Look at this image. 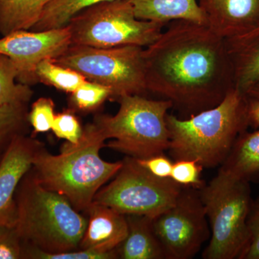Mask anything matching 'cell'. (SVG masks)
Wrapping results in <instances>:
<instances>
[{
    "instance_id": "44dd1931",
    "label": "cell",
    "mask_w": 259,
    "mask_h": 259,
    "mask_svg": "<svg viewBox=\"0 0 259 259\" xmlns=\"http://www.w3.org/2000/svg\"><path fill=\"white\" fill-rule=\"evenodd\" d=\"M28 115V104L0 106V161L14 139L26 134Z\"/></svg>"
},
{
    "instance_id": "9c48e42d",
    "label": "cell",
    "mask_w": 259,
    "mask_h": 259,
    "mask_svg": "<svg viewBox=\"0 0 259 259\" xmlns=\"http://www.w3.org/2000/svg\"><path fill=\"white\" fill-rule=\"evenodd\" d=\"M109 185L98 191L94 203L107 206L121 214L154 218L176 202L182 186L171 178L150 173L135 158L127 156Z\"/></svg>"
},
{
    "instance_id": "30bf717a",
    "label": "cell",
    "mask_w": 259,
    "mask_h": 259,
    "mask_svg": "<svg viewBox=\"0 0 259 259\" xmlns=\"http://www.w3.org/2000/svg\"><path fill=\"white\" fill-rule=\"evenodd\" d=\"M199 190L183 187L175 203L153 218V228L167 259L193 258L210 238Z\"/></svg>"
},
{
    "instance_id": "f1b7e54d",
    "label": "cell",
    "mask_w": 259,
    "mask_h": 259,
    "mask_svg": "<svg viewBox=\"0 0 259 259\" xmlns=\"http://www.w3.org/2000/svg\"><path fill=\"white\" fill-rule=\"evenodd\" d=\"M23 243L15 227L0 225V259L23 258Z\"/></svg>"
},
{
    "instance_id": "d6a6232c",
    "label": "cell",
    "mask_w": 259,
    "mask_h": 259,
    "mask_svg": "<svg viewBox=\"0 0 259 259\" xmlns=\"http://www.w3.org/2000/svg\"><path fill=\"white\" fill-rule=\"evenodd\" d=\"M245 95L249 98L259 100V79L252 85L251 88L245 93Z\"/></svg>"
},
{
    "instance_id": "3957f363",
    "label": "cell",
    "mask_w": 259,
    "mask_h": 259,
    "mask_svg": "<svg viewBox=\"0 0 259 259\" xmlns=\"http://www.w3.org/2000/svg\"><path fill=\"white\" fill-rule=\"evenodd\" d=\"M168 150L175 161L194 159L204 168L222 164L240 135L249 125L248 97L232 88L216 106L188 119L167 115Z\"/></svg>"
},
{
    "instance_id": "603a6c76",
    "label": "cell",
    "mask_w": 259,
    "mask_h": 259,
    "mask_svg": "<svg viewBox=\"0 0 259 259\" xmlns=\"http://www.w3.org/2000/svg\"><path fill=\"white\" fill-rule=\"evenodd\" d=\"M16 65L8 56L0 54V106L28 104L33 92L28 85L18 81Z\"/></svg>"
},
{
    "instance_id": "4316f807",
    "label": "cell",
    "mask_w": 259,
    "mask_h": 259,
    "mask_svg": "<svg viewBox=\"0 0 259 259\" xmlns=\"http://www.w3.org/2000/svg\"><path fill=\"white\" fill-rule=\"evenodd\" d=\"M203 168L196 160H177L173 163L170 178L182 187L199 190L205 185L200 177Z\"/></svg>"
},
{
    "instance_id": "cb8c5ba5",
    "label": "cell",
    "mask_w": 259,
    "mask_h": 259,
    "mask_svg": "<svg viewBox=\"0 0 259 259\" xmlns=\"http://www.w3.org/2000/svg\"><path fill=\"white\" fill-rule=\"evenodd\" d=\"M112 92L100 83L88 81L80 86L70 97L71 109L89 112L97 110L107 99L111 98Z\"/></svg>"
},
{
    "instance_id": "277c9868",
    "label": "cell",
    "mask_w": 259,
    "mask_h": 259,
    "mask_svg": "<svg viewBox=\"0 0 259 259\" xmlns=\"http://www.w3.org/2000/svg\"><path fill=\"white\" fill-rule=\"evenodd\" d=\"M15 229L23 245L47 253L79 249L88 218L64 196L48 190L29 171L19 184Z\"/></svg>"
},
{
    "instance_id": "4dcf8cb0",
    "label": "cell",
    "mask_w": 259,
    "mask_h": 259,
    "mask_svg": "<svg viewBox=\"0 0 259 259\" xmlns=\"http://www.w3.org/2000/svg\"><path fill=\"white\" fill-rule=\"evenodd\" d=\"M141 166L150 173L159 178H170L173 163L169 158L161 154L146 158H136Z\"/></svg>"
},
{
    "instance_id": "7a4b0ae2",
    "label": "cell",
    "mask_w": 259,
    "mask_h": 259,
    "mask_svg": "<svg viewBox=\"0 0 259 259\" xmlns=\"http://www.w3.org/2000/svg\"><path fill=\"white\" fill-rule=\"evenodd\" d=\"M105 141L95 123H89L79 142L66 141L59 154H51L42 147L30 171L42 187L64 196L76 210L85 213L98 191L122 166V161L102 159L100 151Z\"/></svg>"
},
{
    "instance_id": "5bb4252c",
    "label": "cell",
    "mask_w": 259,
    "mask_h": 259,
    "mask_svg": "<svg viewBox=\"0 0 259 259\" xmlns=\"http://www.w3.org/2000/svg\"><path fill=\"white\" fill-rule=\"evenodd\" d=\"M85 213L88 224L79 248L100 253L117 249L127 234L126 215L94 202Z\"/></svg>"
},
{
    "instance_id": "83f0119b",
    "label": "cell",
    "mask_w": 259,
    "mask_h": 259,
    "mask_svg": "<svg viewBox=\"0 0 259 259\" xmlns=\"http://www.w3.org/2000/svg\"><path fill=\"white\" fill-rule=\"evenodd\" d=\"M51 131L56 137L76 144L82 136L83 128L72 109H68L56 115Z\"/></svg>"
},
{
    "instance_id": "7c38bea8",
    "label": "cell",
    "mask_w": 259,
    "mask_h": 259,
    "mask_svg": "<svg viewBox=\"0 0 259 259\" xmlns=\"http://www.w3.org/2000/svg\"><path fill=\"white\" fill-rule=\"evenodd\" d=\"M42 147L32 136L21 135L14 139L0 161V225L15 226L17 189Z\"/></svg>"
},
{
    "instance_id": "7402d4cb",
    "label": "cell",
    "mask_w": 259,
    "mask_h": 259,
    "mask_svg": "<svg viewBox=\"0 0 259 259\" xmlns=\"http://www.w3.org/2000/svg\"><path fill=\"white\" fill-rule=\"evenodd\" d=\"M37 82H41L71 94L88 81L78 71L57 64L53 59L39 63L35 71Z\"/></svg>"
},
{
    "instance_id": "ffe728a7",
    "label": "cell",
    "mask_w": 259,
    "mask_h": 259,
    "mask_svg": "<svg viewBox=\"0 0 259 259\" xmlns=\"http://www.w3.org/2000/svg\"><path fill=\"white\" fill-rule=\"evenodd\" d=\"M113 0H54L47 5L38 23L30 30L42 31L64 28L70 20L93 5Z\"/></svg>"
},
{
    "instance_id": "484cf974",
    "label": "cell",
    "mask_w": 259,
    "mask_h": 259,
    "mask_svg": "<svg viewBox=\"0 0 259 259\" xmlns=\"http://www.w3.org/2000/svg\"><path fill=\"white\" fill-rule=\"evenodd\" d=\"M23 258L32 259H114L119 258L117 250L109 253H100L94 250L76 249L72 251L47 253L28 245H23Z\"/></svg>"
},
{
    "instance_id": "d4e9b609",
    "label": "cell",
    "mask_w": 259,
    "mask_h": 259,
    "mask_svg": "<svg viewBox=\"0 0 259 259\" xmlns=\"http://www.w3.org/2000/svg\"><path fill=\"white\" fill-rule=\"evenodd\" d=\"M55 104L52 99L40 97L32 103L28 112V122L33 129L34 135L51 131L55 119Z\"/></svg>"
},
{
    "instance_id": "e0dca14e",
    "label": "cell",
    "mask_w": 259,
    "mask_h": 259,
    "mask_svg": "<svg viewBox=\"0 0 259 259\" xmlns=\"http://www.w3.org/2000/svg\"><path fill=\"white\" fill-rule=\"evenodd\" d=\"M136 18L166 25L177 20L206 24L198 0H129Z\"/></svg>"
},
{
    "instance_id": "1f68e13d",
    "label": "cell",
    "mask_w": 259,
    "mask_h": 259,
    "mask_svg": "<svg viewBox=\"0 0 259 259\" xmlns=\"http://www.w3.org/2000/svg\"><path fill=\"white\" fill-rule=\"evenodd\" d=\"M248 116L249 124L259 129V100L248 97Z\"/></svg>"
},
{
    "instance_id": "5b68a950",
    "label": "cell",
    "mask_w": 259,
    "mask_h": 259,
    "mask_svg": "<svg viewBox=\"0 0 259 259\" xmlns=\"http://www.w3.org/2000/svg\"><path fill=\"white\" fill-rule=\"evenodd\" d=\"M117 101L120 107L115 115H97L93 121L105 139H112L105 147L135 158L151 157L168 150L166 116L174 107L170 100L126 95Z\"/></svg>"
},
{
    "instance_id": "6da1fadb",
    "label": "cell",
    "mask_w": 259,
    "mask_h": 259,
    "mask_svg": "<svg viewBox=\"0 0 259 259\" xmlns=\"http://www.w3.org/2000/svg\"><path fill=\"white\" fill-rule=\"evenodd\" d=\"M148 91L197 113L220 103L234 87L226 39L206 24L171 22L144 48Z\"/></svg>"
},
{
    "instance_id": "52a82bcc",
    "label": "cell",
    "mask_w": 259,
    "mask_h": 259,
    "mask_svg": "<svg viewBox=\"0 0 259 259\" xmlns=\"http://www.w3.org/2000/svg\"><path fill=\"white\" fill-rule=\"evenodd\" d=\"M164 24L140 20L129 0H113L89 7L70 20L71 45L101 49L146 48L161 35Z\"/></svg>"
},
{
    "instance_id": "d6986e66",
    "label": "cell",
    "mask_w": 259,
    "mask_h": 259,
    "mask_svg": "<svg viewBox=\"0 0 259 259\" xmlns=\"http://www.w3.org/2000/svg\"><path fill=\"white\" fill-rule=\"evenodd\" d=\"M52 1L0 0V34L4 36L18 30H31Z\"/></svg>"
},
{
    "instance_id": "8fae6325",
    "label": "cell",
    "mask_w": 259,
    "mask_h": 259,
    "mask_svg": "<svg viewBox=\"0 0 259 259\" xmlns=\"http://www.w3.org/2000/svg\"><path fill=\"white\" fill-rule=\"evenodd\" d=\"M71 45L68 26L42 31L18 30L0 38V54L16 65L19 82L30 86L37 82L35 71L39 63L57 59Z\"/></svg>"
},
{
    "instance_id": "2e32d148",
    "label": "cell",
    "mask_w": 259,
    "mask_h": 259,
    "mask_svg": "<svg viewBox=\"0 0 259 259\" xmlns=\"http://www.w3.org/2000/svg\"><path fill=\"white\" fill-rule=\"evenodd\" d=\"M127 234L117 248L122 259H166L164 250L153 228V218L126 215Z\"/></svg>"
},
{
    "instance_id": "9a60e30c",
    "label": "cell",
    "mask_w": 259,
    "mask_h": 259,
    "mask_svg": "<svg viewBox=\"0 0 259 259\" xmlns=\"http://www.w3.org/2000/svg\"><path fill=\"white\" fill-rule=\"evenodd\" d=\"M226 41L234 87L245 95L259 79V25Z\"/></svg>"
},
{
    "instance_id": "ba28073f",
    "label": "cell",
    "mask_w": 259,
    "mask_h": 259,
    "mask_svg": "<svg viewBox=\"0 0 259 259\" xmlns=\"http://www.w3.org/2000/svg\"><path fill=\"white\" fill-rule=\"evenodd\" d=\"M54 61L78 71L89 81L107 87L111 90V98L115 100L148 92L144 47L101 49L71 45Z\"/></svg>"
},
{
    "instance_id": "f546056e",
    "label": "cell",
    "mask_w": 259,
    "mask_h": 259,
    "mask_svg": "<svg viewBox=\"0 0 259 259\" xmlns=\"http://www.w3.org/2000/svg\"><path fill=\"white\" fill-rule=\"evenodd\" d=\"M249 240L240 259H259V199L252 203L248 218Z\"/></svg>"
},
{
    "instance_id": "8992f818",
    "label": "cell",
    "mask_w": 259,
    "mask_h": 259,
    "mask_svg": "<svg viewBox=\"0 0 259 259\" xmlns=\"http://www.w3.org/2000/svg\"><path fill=\"white\" fill-rule=\"evenodd\" d=\"M249 184L219 170L199 189L210 228L204 258H241L249 240L248 218L253 203Z\"/></svg>"
},
{
    "instance_id": "ac0fdd59",
    "label": "cell",
    "mask_w": 259,
    "mask_h": 259,
    "mask_svg": "<svg viewBox=\"0 0 259 259\" xmlns=\"http://www.w3.org/2000/svg\"><path fill=\"white\" fill-rule=\"evenodd\" d=\"M220 170L244 182H259V129L240 135Z\"/></svg>"
},
{
    "instance_id": "4fadbf2b",
    "label": "cell",
    "mask_w": 259,
    "mask_h": 259,
    "mask_svg": "<svg viewBox=\"0 0 259 259\" xmlns=\"http://www.w3.org/2000/svg\"><path fill=\"white\" fill-rule=\"evenodd\" d=\"M206 25L224 39L250 31L259 25V0H198Z\"/></svg>"
}]
</instances>
